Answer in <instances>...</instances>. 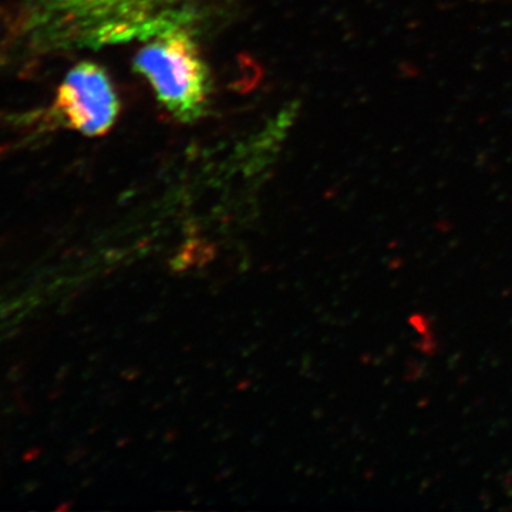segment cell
I'll return each instance as SVG.
<instances>
[{
  "mask_svg": "<svg viewBox=\"0 0 512 512\" xmlns=\"http://www.w3.org/2000/svg\"><path fill=\"white\" fill-rule=\"evenodd\" d=\"M56 110L66 126L83 136L109 133L120 113V101L107 73L97 64L73 67L57 90Z\"/></svg>",
  "mask_w": 512,
  "mask_h": 512,
  "instance_id": "cell-3",
  "label": "cell"
},
{
  "mask_svg": "<svg viewBox=\"0 0 512 512\" xmlns=\"http://www.w3.org/2000/svg\"><path fill=\"white\" fill-rule=\"evenodd\" d=\"M144 39L147 43L134 59L137 72L175 119L197 120L207 103L208 74L191 35L171 19Z\"/></svg>",
  "mask_w": 512,
  "mask_h": 512,
  "instance_id": "cell-1",
  "label": "cell"
},
{
  "mask_svg": "<svg viewBox=\"0 0 512 512\" xmlns=\"http://www.w3.org/2000/svg\"><path fill=\"white\" fill-rule=\"evenodd\" d=\"M50 16L80 30L96 43L146 37L174 19L175 0H39Z\"/></svg>",
  "mask_w": 512,
  "mask_h": 512,
  "instance_id": "cell-2",
  "label": "cell"
}]
</instances>
